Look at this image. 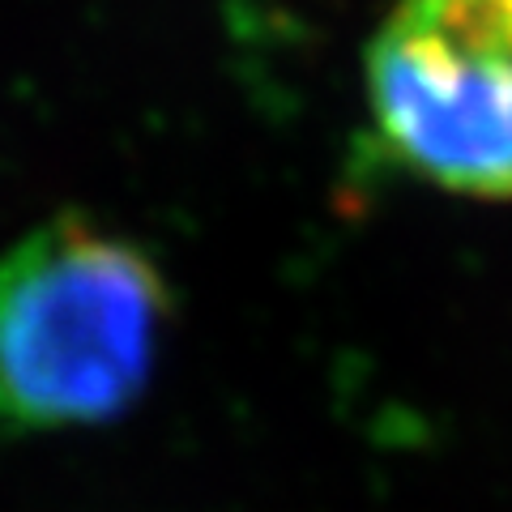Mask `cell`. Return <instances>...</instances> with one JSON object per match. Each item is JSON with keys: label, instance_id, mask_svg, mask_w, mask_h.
<instances>
[{"label": "cell", "instance_id": "obj_2", "mask_svg": "<svg viewBox=\"0 0 512 512\" xmlns=\"http://www.w3.org/2000/svg\"><path fill=\"white\" fill-rule=\"evenodd\" d=\"M363 73L397 163L457 197L512 201V0H393Z\"/></svg>", "mask_w": 512, "mask_h": 512}, {"label": "cell", "instance_id": "obj_1", "mask_svg": "<svg viewBox=\"0 0 512 512\" xmlns=\"http://www.w3.org/2000/svg\"><path fill=\"white\" fill-rule=\"evenodd\" d=\"M171 295L154 256L60 214L0 256V436L99 427L150 384Z\"/></svg>", "mask_w": 512, "mask_h": 512}]
</instances>
